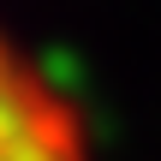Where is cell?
Masks as SVG:
<instances>
[{"mask_svg":"<svg viewBox=\"0 0 161 161\" xmlns=\"http://www.w3.org/2000/svg\"><path fill=\"white\" fill-rule=\"evenodd\" d=\"M0 161H90L72 96L0 30Z\"/></svg>","mask_w":161,"mask_h":161,"instance_id":"6da1fadb","label":"cell"}]
</instances>
